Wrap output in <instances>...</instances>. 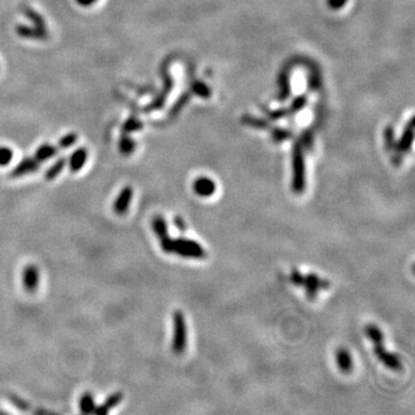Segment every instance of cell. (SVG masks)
Listing matches in <instances>:
<instances>
[{
  "mask_svg": "<svg viewBox=\"0 0 415 415\" xmlns=\"http://www.w3.org/2000/svg\"><path fill=\"white\" fill-rule=\"evenodd\" d=\"M306 162L305 150L300 142H295L292 149V182L291 187L295 194H301L306 190Z\"/></svg>",
  "mask_w": 415,
  "mask_h": 415,
  "instance_id": "1",
  "label": "cell"
},
{
  "mask_svg": "<svg viewBox=\"0 0 415 415\" xmlns=\"http://www.w3.org/2000/svg\"><path fill=\"white\" fill-rule=\"evenodd\" d=\"M187 348V324L185 316L180 310L173 313V338L172 350L174 354L180 355Z\"/></svg>",
  "mask_w": 415,
  "mask_h": 415,
  "instance_id": "2",
  "label": "cell"
},
{
  "mask_svg": "<svg viewBox=\"0 0 415 415\" xmlns=\"http://www.w3.org/2000/svg\"><path fill=\"white\" fill-rule=\"evenodd\" d=\"M172 253L182 256V258H189L195 260H202L205 258L204 248L200 243L187 238L173 239Z\"/></svg>",
  "mask_w": 415,
  "mask_h": 415,
  "instance_id": "3",
  "label": "cell"
},
{
  "mask_svg": "<svg viewBox=\"0 0 415 415\" xmlns=\"http://www.w3.org/2000/svg\"><path fill=\"white\" fill-rule=\"evenodd\" d=\"M303 288L306 289V293L308 299L314 300L317 297V293L320 290H328L330 283L325 279H321V278L315 275V273H309V275L305 276V281H303Z\"/></svg>",
  "mask_w": 415,
  "mask_h": 415,
  "instance_id": "4",
  "label": "cell"
},
{
  "mask_svg": "<svg viewBox=\"0 0 415 415\" xmlns=\"http://www.w3.org/2000/svg\"><path fill=\"white\" fill-rule=\"evenodd\" d=\"M374 353L385 367L390 368L391 370L401 369V362L399 360V358H398L396 354L388 352V350L384 348L383 344H374Z\"/></svg>",
  "mask_w": 415,
  "mask_h": 415,
  "instance_id": "5",
  "label": "cell"
},
{
  "mask_svg": "<svg viewBox=\"0 0 415 415\" xmlns=\"http://www.w3.org/2000/svg\"><path fill=\"white\" fill-rule=\"evenodd\" d=\"M163 79H164V87H163V90L162 92L158 95L155 100H153L150 104H149L145 110L147 111H152V110H158V109H162L163 106L165 104V101L168 96L170 95L171 90H172L173 88V80L171 78L170 73L169 72H164L163 73Z\"/></svg>",
  "mask_w": 415,
  "mask_h": 415,
  "instance_id": "6",
  "label": "cell"
},
{
  "mask_svg": "<svg viewBox=\"0 0 415 415\" xmlns=\"http://www.w3.org/2000/svg\"><path fill=\"white\" fill-rule=\"evenodd\" d=\"M23 288L29 293H34L40 285V271L34 264H29L24 268L22 275Z\"/></svg>",
  "mask_w": 415,
  "mask_h": 415,
  "instance_id": "7",
  "label": "cell"
},
{
  "mask_svg": "<svg viewBox=\"0 0 415 415\" xmlns=\"http://www.w3.org/2000/svg\"><path fill=\"white\" fill-rule=\"evenodd\" d=\"M15 31L19 36L25 40H34V41H46L49 38V33L46 29H41L37 27H28L24 24L16 25Z\"/></svg>",
  "mask_w": 415,
  "mask_h": 415,
  "instance_id": "8",
  "label": "cell"
},
{
  "mask_svg": "<svg viewBox=\"0 0 415 415\" xmlns=\"http://www.w3.org/2000/svg\"><path fill=\"white\" fill-rule=\"evenodd\" d=\"M40 166L41 162H38L36 158H24L23 161H21L19 164L13 169L10 175L12 178L23 177L25 174L36 172V171L40 170Z\"/></svg>",
  "mask_w": 415,
  "mask_h": 415,
  "instance_id": "9",
  "label": "cell"
},
{
  "mask_svg": "<svg viewBox=\"0 0 415 415\" xmlns=\"http://www.w3.org/2000/svg\"><path fill=\"white\" fill-rule=\"evenodd\" d=\"M133 194H134V191H133V188L130 186L123 187L121 191L119 193L118 198L114 201V205H113V209L117 215L122 216L127 212L128 208H130L131 202H132Z\"/></svg>",
  "mask_w": 415,
  "mask_h": 415,
  "instance_id": "10",
  "label": "cell"
},
{
  "mask_svg": "<svg viewBox=\"0 0 415 415\" xmlns=\"http://www.w3.org/2000/svg\"><path fill=\"white\" fill-rule=\"evenodd\" d=\"M413 138H414V119L412 118L407 123V126L405 127V131L403 133V135H401L399 142L396 143V151L398 153H400V155H403L405 152H408L413 144Z\"/></svg>",
  "mask_w": 415,
  "mask_h": 415,
  "instance_id": "11",
  "label": "cell"
},
{
  "mask_svg": "<svg viewBox=\"0 0 415 415\" xmlns=\"http://www.w3.org/2000/svg\"><path fill=\"white\" fill-rule=\"evenodd\" d=\"M194 191L201 198H210L216 191V182L210 178L201 177L193 183Z\"/></svg>",
  "mask_w": 415,
  "mask_h": 415,
  "instance_id": "12",
  "label": "cell"
},
{
  "mask_svg": "<svg viewBox=\"0 0 415 415\" xmlns=\"http://www.w3.org/2000/svg\"><path fill=\"white\" fill-rule=\"evenodd\" d=\"M337 366L344 374H348L353 369V360L349 352L346 348H339L336 354Z\"/></svg>",
  "mask_w": 415,
  "mask_h": 415,
  "instance_id": "13",
  "label": "cell"
},
{
  "mask_svg": "<svg viewBox=\"0 0 415 415\" xmlns=\"http://www.w3.org/2000/svg\"><path fill=\"white\" fill-rule=\"evenodd\" d=\"M123 399V395L121 392H115L113 395L109 396L106 400L100 406H96L95 412L98 415H105L108 414L111 409L114 408L118 404H120Z\"/></svg>",
  "mask_w": 415,
  "mask_h": 415,
  "instance_id": "14",
  "label": "cell"
},
{
  "mask_svg": "<svg viewBox=\"0 0 415 415\" xmlns=\"http://www.w3.org/2000/svg\"><path fill=\"white\" fill-rule=\"evenodd\" d=\"M88 158V151L85 148H79L72 153L70 158V170L72 172H78L83 168Z\"/></svg>",
  "mask_w": 415,
  "mask_h": 415,
  "instance_id": "15",
  "label": "cell"
},
{
  "mask_svg": "<svg viewBox=\"0 0 415 415\" xmlns=\"http://www.w3.org/2000/svg\"><path fill=\"white\" fill-rule=\"evenodd\" d=\"M279 93H278V100L286 101L291 95V80H290V70L285 68L281 71L279 75Z\"/></svg>",
  "mask_w": 415,
  "mask_h": 415,
  "instance_id": "16",
  "label": "cell"
},
{
  "mask_svg": "<svg viewBox=\"0 0 415 415\" xmlns=\"http://www.w3.org/2000/svg\"><path fill=\"white\" fill-rule=\"evenodd\" d=\"M58 153V149L52 144H42L35 152V158L38 162H45L54 157Z\"/></svg>",
  "mask_w": 415,
  "mask_h": 415,
  "instance_id": "17",
  "label": "cell"
},
{
  "mask_svg": "<svg viewBox=\"0 0 415 415\" xmlns=\"http://www.w3.org/2000/svg\"><path fill=\"white\" fill-rule=\"evenodd\" d=\"M152 230L155 234L159 238V240L169 237L168 223L163 216H155L152 219Z\"/></svg>",
  "mask_w": 415,
  "mask_h": 415,
  "instance_id": "18",
  "label": "cell"
},
{
  "mask_svg": "<svg viewBox=\"0 0 415 415\" xmlns=\"http://www.w3.org/2000/svg\"><path fill=\"white\" fill-rule=\"evenodd\" d=\"M66 163H67V161H66L63 157L58 158V159L55 161V162L53 163V164L50 166L49 170L46 171L44 178L46 179V180H49V181L53 180V179L57 178L58 175L61 173V171H62L63 168H65V166H66Z\"/></svg>",
  "mask_w": 415,
  "mask_h": 415,
  "instance_id": "19",
  "label": "cell"
},
{
  "mask_svg": "<svg viewBox=\"0 0 415 415\" xmlns=\"http://www.w3.org/2000/svg\"><path fill=\"white\" fill-rule=\"evenodd\" d=\"M96 404L95 399L90 392H84L80 398V410L84 414H90L95 412Z\"/></svg>",
  "mask_w": 415,
  "mask_h": 415,
  "instance_id": "20",
  "label": "cell"
},
{
  "mask_svg": "<svg viewBox=\"0 0 415 415\" xmlns=\"http://www.w3.org/2000/svg\"><path fill=\"white\" fill-rule=\"evenodd\" d=\"M135 147L136 144L134 142V140H133L127 133H123L120 138V141H119V150H120L122 155L125 156L132 155V153L135 151Z\"/></svg>",
  "mask_w": 415,
  "mask_h": 415,
  "instance_id": "21",
  "label": "cell"
},
{
  "mask_svg": "<svg viewBox=\"0 0 415 415\" xmlns=\"http://www.w3.org/2000/svg\"><path fill=\"white\" fill-rule=\"evenodd\" d=\"M241 122L243 125L250 126L253 128H259V130H268V128H270V123H269L268 120L253 117V115H243Z\"/></svg>",
  "mask_w": 415,
  "mask_h": 415,
  "instance_id": "22",
  "label": "cell"
},
{
  "mask_svg": "<svg viewBox=\"0 0 415 415\" xmlns=\"http://www.w3.org/2000/svg\"><path fill=\"white\" fill-rule=\"evenodd\" d=\"M365 332H366V336L369 338V339L373 341L374 344H383L384 336H383L382 330H380L378 327H376V325L374 324L367 325L365 329Z\"/></svg>",
  "mask_w": 415,
  "mask_h": 415,
  "instance_id": "23",
  "label": "cell"
},
{
  "mask_svg": "<svg viewBox=\"0 0 415 415\" xmlns=\"http://www.w3.org/2000/svg\"><path fill=\"white\" fill-rule=\"evenodd\" d=\"M190 91L202 98H209L211 96V91H210V89H209L208 85L204 82H202V81H199V80L193 81L190 84Z\"/></svg>",
  "mask_w": 415,
  "mask_h": 415,
  "instance_id": "24",
  "label": "cell"
},
{
  "mask_svg": "<svg viewBox=\"0 0 415 415\" xmlns=\"http://www.w3.org/2000/svg\"><path fill=\"white\" fill-rule=\"evenodd\" d=\"M24 14L27 18L31 21V22L35 24V27L37 28H41V29H46V22L44 21V19L42 18L41 14H38L36 11H34L33 8H29V7H24Z\"/></svg>",
  "mask_w": 415,
  "mask_h": 415,
  "instance_id": "25",
  "label": "cell"
},
{
  "mask_svg": "<svg viewBox=\"0 0 415 415\" xmlns=\"http://www.w3.org/2000/svg\"><path fill=\"white\" fill-rule=\"evenodd\" d=\"M271 136L275 143H281L286 140H290L293 136V133L290 130H285V128L275 127L271 131Z\"/></svg>",
  "mask_w": 415,
  "mask_h": 415,
  "instance_id": "26",
  "label": "cell"
},
{
  "mask_svg": "<svg viewBox=\"0 0 415 415\" xmlns=\"http://www.w3.org/2000/svg\"><path fill=\"white\" fill-rule=\"evenodd\" d=\"M142 128H143L142 121L135 117L128 118L122 125V131L123 133H127V134H130V133H133V132H139L142 130Z\"/></svg>",
  "mask_w": 415,
  "mask_h": 415,
  "instance_id": "27",
  "label": "cell"
},
{
  "mask_svg": "<svg viewBox=\"0 0 415 415\" xmlns=\"http://www.w3.org/2000/svg\"><path fill=\"white\" fill-rule=\"evenodd\" d=\"M307 101H308V98L305 95H301V96H298L297 98H294V101L291 103L290 108L288 109L289 114L293 115L295 113H298L299 111H301L307 105Z\"/></svg>",
  "mask_w": 415,
  "mask_h": 415,
  "instance_id": "28",
  "label": "cell"
},
{
  "mask_svg": "<svg viewBox=\"0 0 415 415\" xmlns=\"http://www.w3.org/2000/svg\"><path fill=\"white\" fill-rule=\"evenodd\" d=\"M384 143L385 148L388 151L396 150V139H395V132H393L392 127H387L384 131Z\"/></svg>",
  "mask_w": 415,
  "mask_h": 415,
  "instance_id": "29",
  "label": "cell"
},
{
  "mask_svg": "<svg viewBox=\"0 0 415 415\" xmlns=\"http://www.w3.org/2000/svg\"><path fill=\"white\" fill-rule=\"evenodd\" d=\"M189 100H190V93L189 92H185L183 95H181L180 97H179L178 102H175L173 108L171 109V111H170L171 117H174V115H177L179 112H180L183 106L187 104L188 101H189Z\"/></svg>",
  "mask_w": 415,
  "mask_h": 415,
  "instance_id": "30",
  "label": "cell"
},
{
  "mask_svg": "<svg viewBox=\"0 0 415 415\" xmlns=\"http://www.w3.org/2000/svg\"><path fill=\"white\" fill-rule=\"evenodd\" d=\"M299 142H300L303 150L310 151L314 147V139H313V134H311V132L310 131L303 132L300 140H299Z\"/></svg>",
  "mask_w": 415,
  "mask_h": 415,
  "instance_id": "31",
  "label": "cell"
},
{
  "mask_svg": "<svg viewBox=\"0 0 415 415\" xmlns=\"http://www.w3.org/2000/svg\"><path fill=\"white\" fill-rule=\"evenodd\" d=\"M76 141H78V135L75 133H70V134L62 136L60 139V141H59V147L61 149H68L73 144H75Z\"/></svg>",
  "mask_w": 415,
  "mask_h": 415,
  "instance_id": "32",
  "label": "cell"
},
{
  "mask_svg": "<svg viewBox=\"0 0 415 415\" xmlns=\"http://www.w3.org/2000/svg\"><path fill=\"white\" fill-rule=\"evenodd\" d=\"M13 159V151L7 147H0V166H6Z\"/></svg>",
  "mask_w": 415,
  "mask_h": 415,
  "instance_id": "33",
  "label": "cell"
},
{
  "mask_svg": "<svg viewBox=\"0 0 415 415\" xmlns=\"http://www.w3.org/2000/svg\"><path fill=\"white\" fill-rule=\"evenodd\" d=\"M267 114L269 115V118H270L271 120H278V119L290 117L288 109H278V110L269 111V112H267Z\"/></svg>",
  "mask_w": 415,
  "mask_h": 415,
  "instance_id": "34",
  "label": "cell"
},
{
  "mask_svg": "<svg viewBox=\"0 0 415 415\" xmlns=\"http://www.w3.org/2000/svg\"><path fill=\"white\" fill-rule=\"evenodd\" d=\"M291 280H292V283L297 286H302L303 285V281H305V276L302 275V273L297 270V269H294L291 273Z\"/></svg>",
  "mask_w": 415,
  "mask_h": 415,
  "instance_id": "35",
  "label": "cell"
},
{
  "mask_svg": "<svg viewBox=\"0 0 415 415\" xmlns=\"http://www.w3.org/2000/svg\"><path fill=\"white\" fill-rule=\"evenodd\" d=\"M10 399L12 400V403L14 404V405L16 406V407L20 408V409L28 410L29 408H30V406H29V404L25 403V401H23V400L21 399V398H19V397L11 395V396H10Z\"/></svg>",
  "mask_w": 415,
  "mask_h": 415,
  "instance_id": "36",
  "label": "cell"
},
{
  "mask_svg": "<svg viewBox=\"0 0 415 415\" xmlns=\"http://www.w3.org/2000/svg\"><path fill=\"white\" fill-rule=\"evenodd\" d=\"M346 3H347V0H327L328 6L332 10H339V8L346 5Z\"/></svg>",
  "mask_w": 415,
  "mask_h": 415,
  "instance_id": "37",
  "label": "cell"
},
{
  "mask_svg": "<svg viewBox=\"0 0 415 415\" xmlns=\"http://www.w3.org/2000/svg\"><path fill=\"white\" fill-rule=\"evenodd\" d=\"M173 221H174L175 228L180 231V232H185V231L187 230V225H186L185 221H183V219L181 217H174Z\"/></svg>",
  "mask_w": 415,
  "mask_h": 415,
  "instance_id": "38",
  "label": "cell"
},
{
  "mask_svg": "<svg viewBox=\"0 0 415 415\" xmlns=\"http://www.w3.org/2000/svg\"><path fill=\"white\" fill-rule=\"evenodd\" d=\"M97 2V0H76V3L79 4V5H81V6H90V5H92V4H95Z\"/></svg>",
  "mask_w": 415,
  "mask_h": 415,
  "instance_id": "39",
  "label": "cell"
}]
</instances>
